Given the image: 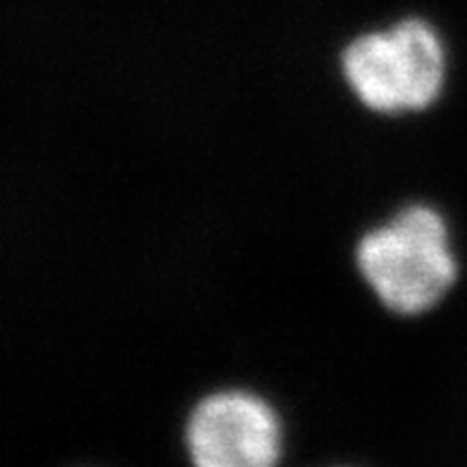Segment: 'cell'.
Returning <instances> with one entry per match:
<instances>
[{
  "label": "cell",
  "mask_w": 467,
  "mask_h": 467,
  "mask_svg": "<svg viewBox=\"0 0 467 467\" xmlns=\"http://www.w3.org/2000/svg\"><path fill=\"white\" fill-rule=\"evenodd\" d=\"M344 77L372 110H422L439 99L446 77L441 38L422 19L365 34L346 48Z\"/></svg>",
  "instance_id": "2"
},
{
  "label": "cell",
  "mask_w": 467,
  "mask_h": 467,
  "mask_svg": "<svg viewBox=\"0 0 467 467\" xmlns=\"http://www.w3.org/2000/svg\"><path fill=\"white\" fill-rule=\"evenodd\" d=\"M358 267L379 301L400 315L437 306L458 275L446 222L427 205L400 210L389 224L365 234Z\"/></svg>",
  "instance_id": "1"
},
{
  "label": "cell",
  "mask_w": 467,
  "mask_h": 467,
  "mask_svg": "<svg viewBox=\"0 0 467 467\" xmlns=\"http://www.w3.org/2000/svg\"><path fill=\"white\" fill-rule=\"evenodd\" d=\"M186 441L201 467H270L282 455V422L258 396L220 391L191 412Z\"/></svg>",
  "instance_id": "3"
}]
</instances>
